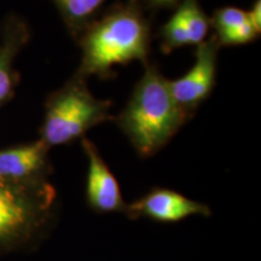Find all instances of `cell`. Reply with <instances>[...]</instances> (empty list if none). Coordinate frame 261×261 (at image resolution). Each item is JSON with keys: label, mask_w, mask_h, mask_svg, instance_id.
Masks as SVG:
<instances>
[{"label": "cell", "mask_w": 261, "mask_h": 261, "mask_svg": "<svg viewBox=\"0 0 261 261\" xmlns=\"http://www.w3.org/2000/svg\"><path fill=\"white\" fill-rule=\"evenodd\" d=\"M178 11L188 31L190 45L202 44L207 37L210 23L197 3L195 0H187Z\"/></svg>", "instance_id": "10"}, {"label": "cell", "mask_w": 261, "mask_h": 261, "mask_svg": "<svg viewBox=\"0 0 261 261\" xmlns=\"http://www.w3.org/2000/svg\"><path fill=\"white\" fill-rule=\"evenodd\" d=\"M48 146L42 140L0 150V178L24 182L44 169Z\"/></svg>", "instance_id": "8"}, {"label": "cell", "mask_w": 261, "mask_h": 261, "mask_svg": "<svg viewBox=\"0 0 261 261\" xmlns=\"http://www.w3.org/2000/svg\"><path fill=\"white\" fill-rule=\"evenodd\" d=\"M162 47L166 54L190 45V39L179 11L172 16L162 31Z\"/></svg>", "instance_id": "11"}, {"label": "cell", "mask_w": 261, "mask_h": 261, "mask_svg": "<svg viewBox=\"0 0 261 261\" xmlns=\"http://www.w3.org/2000/svg\"><path fill=\"white\" fill-rule=\"evenodd\" d=\"M110 119V102L94 97L76 76L48 102L41 140L47 146L68 144Z\"/></svg>", "instance_id": "3"}, {"label": "cell", "mask_w": 261, "mask_h": 261, "mask_svg": "<svg viewBox=\"0 0 261 261\" xmlns=\"http://www.w3.org/2000/svg\"><path fill=\"white\" fill-rule=\"evenodd\" d=\"M23 32H15L6 38L0 46V106L8 99L14 87V70L12 63L17 54L19 45L23 44Z\"/></svg>", "instance_id": "9"}, {"label": "cell", "mask_w": 261, "mask_h": 261, "mask_svg": "<svg viewBox=\"0 0 261 261\" xmlns=\"http://www.w3.org/2000/svg\"><path fill=\"white\" fill-rule=\"evenodd\" d=\"M248 16H249L250 23L253 24V27L255 28L257 33H260L261 29V4L260 0H257L255 4L253 5V9L250 11H248Z\"/></svg>", "instance_id": "15"}, {"label": "cell", "mask_w": 261, "mask_h": 261, "mask_svg": "<svg viewBox=\"0 0 261 261\" xmlns=\"http://www.w3.org/2000/svg\"><path fill=\"white\" fill-rule=\"evenodd\" d=\"M46 205V201L29 194L23 182L0 178V244L31 231Z\"/></svg>", "instance_id": "4"}, {"label": "cell", "mask_w": 261, "mask_h": 261, "mask_svg": "<svg viewBox=\"0 0 261 261\" xmlns=\"http://www.w3.org/2000/svg\"><path fill=\"white\" fill-rule=\"evenodd\" d=\"M149 35L148 24L136 9H120L106 16L85 34L76 76L104 77L115 65L144 62L149 52Z\"/></svg>", "instance_id": "2"}, {"label": "cell", "mask_w": 261, "mask_h": 261, "mask_svg": "<svg viewBox=\"0 0 261 261\" xmlns=\"http://www.w3.org/2000/svg\"><path fill=\"white\" fill-rule=\"evenodd\" d=\"M83 148L89 160L86 195L91 207L100 213L126 212L127 205L119 182L98 154L96 146L89 139L84 138Z\"/></svg>", "instance_id": "7"}, {"label": "cell", "mask_w": 261, "mask_h": 261, "mask_svg": "<svg viewBox=\"0 0 261 261\" xmlns=\"http://www.w3.org/2000/svg\"><path fill=\"white\" fill-rule=\"evenodd\" d=\"M104 0H57L65 18L76 24L89 18Z\"/></svg>", "instance_id": "12"}, {"label": "cell", "mask_w": 261, "mask_h": 261, "mask_svg": "<svg viewBox=\"0 0 261 261\" xmlns=\"http://www.w3.org/2000/svg\"><path fill=\"white\" fill-rule=\"evenodd\" d=\"M257 33L250 21L241 24L240 27L228 31L224 34L218 35V44L219 45H243L253 41L257 37Z\"/></svg>", "instance_id": "14"}, {"label": "cell", "mask_w": 261, "mask_h": 261, "mask_svg": "<svg viewBox=\"0 0 261 261\" xmlns=\"http://www.w3.org/2000/svg\"><path fill=\"white\" fill-rule=\"evenodd\" d=\"M248 21H249L248 11L237 8H224L215 14L214 24L218 31V35H220L240 27L241 24Z\"/></svg>", "instance_id": "13"}, {"label": "cell", "mask_w": 261, "mask_h": 261, "mask_svg": "<svg viewBox=\"0 0 261 261\" xmlns=\"http://www.w3.org/2000/svg\"><path fill=\"white\" fill-rule=\"evenodd\" d=\"M218 47L219 44L215 39L197 45L191 69L180 79L168 81L173 98L185 113L197 108L212 92L217 73Z\"/></svg>", "instance_id": "5"}, {"label": "cell", "mask_w": 261, "mask_h": 261, "mask_svg": "<svg viewBox=\"0 0 261 261\" xmlns=\"http://www.w3.org/2000/svg\"><path fill=\"white\" fill-rule=\"evenodd\" d=\"M187 116L173 98L168 81L149 67L117 122L137 152L146 158L167 144Z\"/></svg>", "instance_id": "1"}, {"label": "cell", "mask_w": 261, "mask_h": 261, "mask_svg": "<svg viewBox=\"0 0 261 261\" xmlns=\"http://www.w3.org/2000/svg\"><path fill=\"white\" fill-rule=\"evenodd\" d=\"M129 217H145L161 223H177L192 215H210L207 205L185 197L178 192L158 189L127 205Z\"/></svg>", "instance_id": "6"}]
</instances>
